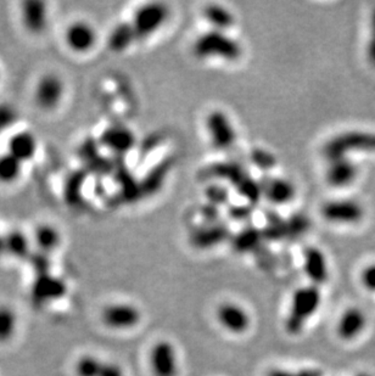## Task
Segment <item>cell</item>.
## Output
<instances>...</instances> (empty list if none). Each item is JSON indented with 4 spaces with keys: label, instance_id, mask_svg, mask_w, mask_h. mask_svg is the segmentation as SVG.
<instances>
[{
    "label": "cell",
    "instance_id": "obj_41",
    "mask_svg": "<svg viewBox=\"0 0 375 376\" xmlns=\"http://www.w3.org/2000/svg\"><path fill=\"white\" fill-rule=\"evenodd\" d=\"M0 81H1V70H0Z\"/></svg>",
    "mask_w": 375,
    "mask_h": 376
},
{
    "label": "cell",
    "instance_id": "obj_25",
    "mask_svg": "<svg viewBox=\"0 0 375 376\" xmlns=\"http://www.w3.org/2000/svg\"><path fill=\"white\" fill-rule=\"evenodd\" d=\"M136 38V35L133 30L132 23H119L111 31L107 44L112 52H121L129 48Z\"/></svg>",
    "mask_w": 375,
    "mask_h": 376
},
{
    "label": "cell",
    "instance_id": "obj_17",
    "mask_svg": "<svg viewBox=\"0 0 375 376\" xmlns=\"http://www.w3.org/2000/svg\"><path fill=\"white\" fill-rule=\"evenodd\" d=\"M358 168L349 157L335 158L327 171V182L334 188H345L354 183Z\"/></svg>",
    "mask_w": 375,
    "mask_h": 376
},
{
    "label": "cell",
    "instance_id": "obj_32",
    "mask_svg": "<svg viewBox=\"0 0 375 376\" xmlns=\"http://www.w3.org/2000/svg\"><path fill=\"white\" fill-rule=\"evenodd\" d=\"M361 284L366 291L375 292V263L366 265L361 272Z\"/></svg>",
    "mask_w": 375,
    "mask_h": 376
},
{
    "label": "cell",
    "instance_id": "obj_35",
    "mask_svg": "<svg viewBox=\"0 0 375 376\" xmlns=\"http://www.w3.org/2000/svg\"><path fill=\"white\" fill-rule=\"evenodd\" d=\"M99 376H126L124 367L115 362H107L104 360L102 364V372Z\"/></svg>",
    "mask_w": 375,
    "mask_h": 376
},
{
    "label": "cell",
    "instance_id": "obj_4",
    "mask_svg": "<svg viewBox=\"0 0 375 376\" xmlns=\"http://www.w3.org/2000/svg\"><path fill=\"white\" fill-rule=\"evenodd\" d=\"M66 93L65 81L58 73H44L33 90L36 105L43 111H54L61 105Z\"/></svg>",
    "mask_w": 375,
    "mask_h": 376
},
{
    "label": "cell",
    "instance_id": "obj_24",
    "mask_svg": "<svg viewBox=\"0 0 375 376\" xmlns=\"http://www.w3.org/2000/svg\"><path fill=\"white\" fill-rule=\"evenodd\" d=\"M227 236H228V231L226 227L218 226V224H211L207 228L196 231L192 236V241L196 248H209L222 243L226 239Z\"/></svg>",
    "mask_w": 375,
    "mask_h": 376
},
{
    "label": "cell",
    "instance_id": "obj_6",
    "mask_svg": "<svg viewBox=\"0 0 375 376\" xmlns=\"http://www.w3.org/2000/svg\"><path fill=\"white\" fill-rule=\"evenodd\" d=\"M64 40L70 52L82 55L95 48L98 43V33L90 22L75 20L66 27Z\"/></svg>",
    "mask_w": 375,
    "mask_h": 376
},
{
    "label": "cell",
    "instance_id": "obj_9",
    "mask_svg": "<svg viewBox=\"0 0 375 376\" xmlns=\"http://www.w3.org/2000/svg\"><path fill=\"white\" fill-rule=\"evenodd\" d=\"M216 319L227 333L244 335L251 326V316L246 308L235 302H224L217 307Z\"/></svg>",
    "mask_w": 375,
    "mask_h": 376
},
{
    "label": "cell",
    "instance_id": "obj_1",
    "mask_svg": "<svg viewBox=\"0 0 375 376\" xmlns=\"http://www.w3.org/2000/svg\"><path fill=\"white\" fill-rule=\"evenodd\" d=\"M322 304L320 287L306 285L296 289L290 299L289 313L286 316V333L298 336L306 328L307 323L315 316Z\"/></svg>",
    "mask_w": 375,
    "mask_h": 376
},
{
    "label": "cell",
    "instance_id": "obj_29",
    "mask_svg": "<svg viewBox=\"0 0 375 376\" xmlns=\"http://www.w3.org/2000/svg\"><path fill=\"white\" fill-rule=\"evenodd\" d=\"M262 236L263 234H261V231H257L255 228L244 229L233 239V246H234L235 251H238V253L251 251L259 245Z\"/></svg>",
    "mask_w": 375,
    "mask_h": 376
},
{
    "label": "cell",
    "instance_id": "obj_36",
    "mask_svg": "<svg viewBox=\"0 0 375 376\" xmlns=\"http://www.w3.org/2000/svg\"><path fill=\"white\" fill-rule=\"evenodd\" d=\"M207 197H209L211 205L214 204V206H217V204L226 202L227 192L222 187H213L207 190Z\"/></svg>",
    "mask_w": 375,
    "mask_h": 376
},
{
    "label": "cell",
    "instance_id": "obj_40",
    "mask_svg": "<svg viewBox=\"0 0 375 376\" xmlns=\"http://www.w3.org/2000/svg\"><path fill=\"white\" fill-rule=\"evenodd\" d=\"M356 376H371V374H368V372H358L357 375Z\"/></svg>",
    "mask_w": 375,
    "mask_h": 376
},
{
    "label": "cell",
    "instance_id": "obj_19",
    "mask_svg": "<svg viewBox=\"0 0 375 376\" xmlns=\"http://www.w3.org/2000/svg\"><path fill=\"white\" fill-rule=\"evenodd\" d=\"M32 241L38 248L39 253L50 255L60 248L62 243V236L55 226L50 223H42L34 229Z\"/></svg>",
    "mask_w": 375,
    "mask_h": 376
},
{
    "label": "cell",
    "instance_id": "obj_39",
    "mask_svg": "<svg viewBox=\"0 0 375 376\" xmlns=\"http://www.w3.org/2000/svg\"><path fill=\"white\" fill-rule=\"evenodd\" d=\"M6 255L5 251V238L4 234H0V257Z\"/></svg>",
    "mask_w": 375,
    "mask_h": 376
},
{
    "label": "cell",
    "instance_id": "obj_38",
    "mask_svg": "<svg viewBox=\"0 0 375 376\" xmlns=\"http://www.w3.org/2000/svg\"><path fill=\"white\" fill-rule=\"evenodd\" d=\"M230 216L234 219H239V221H243V219H247L250 216V210H249V206L247 207H233L230 210Z\"/></svg>",
    "mask_w": 375,
    "mask_h": 376
},
{
    "label": "cell",
    "instance_id": "obj_2",
    "mask_svg": "<svg viewBox=\"0 0 375 376\" xmlns=\"http://www.w3.org/2000/svg\"><path fill=\"white\" fill-rule=\"evenodd\" d=\"M352 153H364V154H375V133L352 132L342 133L324 146V154L332 161L335 158L349 157Z\"/></svg>",
    "mask_w": 375,
    "mask_h": 376
},
{
    "label": "cell",
    "instance_id": "obj_33",
    "mask_svg": "<svg viewBox=\"0 0 375 376\" xmlns=\"http://www.w3.org/2000/svg\"><path fill=\"white\" fill-rule=\"evenodd\" d=\"M366 56L371 64L375 66V9L373 10L371 16V33L366 45Z\"/></svg>",
    "mask_w": 375,
    "mask_h": 376
},
{
    "label": "cell",
    "instance_id": "obj_11",
    "mask_svg": "<svg viewBox=\"0 0 375 376\" xmlns=\"http://www.w3.org/2000/svg\"><path fill=\"white\" fill-rule=\"evenodd\" d=\"M20 18L22 26L31 35H42L47 30L49 22L47 4L39 0L23 1L20 9Z\"/></svg>",
    "mask_w": 375,
    "mask_h": 376
},
{
    "label": "cell",
    "instance_id": "obj_8",
    "mask_svg": "<svg viewBox=\"0 0 375 376\" xmlns=\"http://www.w3.org/2000/svg\"><path fill=\"white\" fill-rule=\"evenodd\" d=\"M168 16L166 6L160 3L145 4L136 10L133 18L132 27L136 38H145L151 35L165 23Z\"/></svg>",
    "mask_w": 375,
    "mask_h": 376
},
{
    "label": "cell",
    "instance_id": "obj_5",
    "mask_svg": "<svg viewBox=\"0 0 375 376\" xmlns=\"http://www.w3.org/2000/svg\"><path fill=\"white\" fill-rule=\"evenodd\" d=\"M141 311L131 302H114L102 308V324L114 331H127L136 328L141 323Z\"/></svg>",
    "mask_w": 375,
    "mask_h": 376
},
{
    "label": "cell",
    "instance_id": "obj_30",
    "mask_svg": "<svg viewBox=\"0 0 375 376\" xmlns=\"http://www.w3.org/2000/svg\"><path fill=\"white\" fill-rule=\"evenodd\" d=\"M267 376H323V372L317 367H301L298 370H290V369H273Z\"/></svg>",
    "mask_w": 375,
    "mask_h": 376
},
{
    "label": "cell",
    "instance_id": "obj_3",
    "mask_svg": "<svg viewBox=\"0 0 375 376\" xmlns=\"http://www.w3.org/2000/svg\"><path fill=\"white\" fill-rule=\"evenodd\" d=\"M194 52L200 59L219 57L224 60H237L241 55V47L223 31H211L196 39Z\"/></svg>",
    "mask_w": 375,
    "mask_h": 376
},
{
    "label": "cell",
    "instance_id": "obj_23",
    "mask_svg": "<svg viewBox=\"0 0 375 376\" xmlns=\"http://www.w3.org/2000/svg\"><path fill=\"white\" fill-rule=\"evenodd\" d=\"M5 251L6 255L16 257V258H27L32 255L31 250V240L25 233L20 231H9L4 234Z\"/></svg>",
    "mask_w": 375,
    "mask_h": 376
},
{
    "label": "cell",
    "instance_id": "obj_37",
    "mask_svg": "<svg viewBox=\"0 0 375 376\" xmlns=\"http://www.w3.org/2000/svg\"><path fill=\"white\" fill-rule=\"evenodd\" d=\"M252 160L255 161L256 165L262 168H271L273 167V162H274V158L272 157V155L267 154L264 151H257L256 150L254 155H252Z\"/></svg>",
    "mask_w": 375,
    "mask_h": 376
},
{
    "label": "cell",
    "instance_id": "obj_12",
    "mask_svg": "<svg viewBox=\"0 0 375 376\" xmlns=\"http://www.w3.org/2000/svg\"><path fill=\"white\" fill-rule=\"evenodd\" d=\"M206 126L211 141L217 149H229L234 144L235 131L226 114L222 111L212 112L207 117Z\"/></svg>",
    "mask_w": 375,
    "mask_h": 376
},
{
    "label": "cell",
    "instance_id": "obj_15",
    "mask_svg": "<svg viewBox=\"0 0 375 376\" xmlns=\"http://www.w3.org/2000/svg\"><path fill=\"white\" fill-rule=\"evenodd\" d=\"M6 151L25 165L33 160L38 153V139L27 129L17 131L9 138Z\"/></svg>",
    "mask_w": 375,
    "mask_h": 376
},
{
    "label": "cell",
    "instance_id": "obj_27",
    "mask_svg": "<svg viewBox=\"0 0 375 376\" xmlns=\"http://www.w3.org/2000/svg\"><path fill=\"white\" fill-rule=\"evenodd\" d=\"M104 360L95 355H83L78 357L73 365L75 376H99Z\"/></svg>",
    "mask_w": 375,
    "mask_h": 376
},
{
    "label": "cell",
    "instance_id": "obj_10",
    "mask_svg": "<svg viewBox=\"0 0 375 376\" xmlns=\"http://www.w3.org/2000/svg\"><path fill=\"white\" fill-rule=\"evenodd\" d=\"M322 217L330 223L356 224L364 217V209L354 200H332L324 204Z\"/></svg>",
    "mask_w": 375,
    "mask_h": 376
},
{
    "label": "cell",
    "instance_id": "obj_26",
    "mask_svg": "<svg viewBox=\"0 0 375 376\" xmlns=\"http://www.w3.org/2000/svg\"><path fill=\"white\" fill-rule=\"evenodd\" d=\"M205 18L213 27H216L217 31L226 30L234 23V18L232 13L219 5L207 6L205 9Z\"/></svg>",
    "mask_w": 375,
    "mask_h": 376
},
{
    "label": "cell",
    "instance_id": "obj_16",
    "mask_svg": "<svg viewBox=\"0 0 375 376\" xmlns=\"http://www.w3.org/2000/svg\"><path fill=\"white\" fill-rule=\"evenodd\" d=\"M100 143L112 153L124 155L136 145V136L128 127L111 126L102 132Z\"/></svg>",
    "mask_w": 375,
    "mask_h": 376
},
{
    "label": "cell",
    "instance_id": "obj_28",
    "mask_svg": "<svg viewBox=\"0 0 375 376\" xmlns=\"http://www.w3.org/2000/svg\"><path fill=\"white\" fill-rule=\"evenodd\" d=\"M212 175L222 179L229 180L235 187L241 183L247 175L244 173L243 168L235 163H218L212 167Z\"/></svg>",
    "mask_w": 375,
    "mask_h": 376
},
{
    "label": "cell",
    "instance_id": "obj_13",
    "mask_svg": "<svg viewBox=\"0 0 375 376\" xmlns=\"http://www.w3.org/2000/svg\"><path fill=\"white\" fill-rule=\"evenodd\" d=\"M366 316L361 308L349 307L341 313L337 321V333L342 341H354L366 330Z\"/></svg>",
    "mask_w": 375,
    "mask_h": 376
},
{
    "label": "cell",
    "instance_id": "obj_21",
    "mask_svg": "<svg viewBox=\"0 0 375 376\" xmlns=\"http://www.w3.org/2000/svg\"><path fill=\"white\" fill-rule=\"evenodd\" d=\"M23 163L18 161L13 155L5 151L0 154V184L13 185L21 179L23 175Z\"/></svg>",
    "mask_w": 375,
    "mask_h": 376
},
{
    "label": "cell",
    "instance_id": "obj_7",
    "mask_svg": "<svg viewBox=\"0 0 375 376\" xmlns=\"http://www.w3.org/2000/svg\"><path fill=\"white\" fill-rule=\"evenodd\" d=\"M150 369L153 376H178V353L168 340L153 343L149 355Z\"/></svg>",
    "mask_w": 375,
    "mask_h": 376
},
{
    "label": "cell",
    "instance_id": "obj_31",
    "mask_svg": "<svg viewBox=\"0 0 375 376\" xmlns=\"http://www.w3.org/2000/svg\"><path fill=\"white\" fill-rule=\"evenodd\" d=\"M170 170V165L168 162H163L162 165H158L153 171V175H150L149 179L145 183L144 187H148L150 192L156 190L158 185H161L163 179L166 178L167 172Z\"/></svg>",
    "mask_w": 375,
    "mask_h": 376
},
{
    "label": "cell",
    "instance_id": "obj_18",
    "mask_svg": "<svg viewBox=\"0 0 375 376\" xmlns=\"http://www.w3.org/2000/svg\"><path fill=\"white\" fill-rule=\"evenodd\" d=\"M66 285L62 280L56 278L50 273L39 274L32 287V295L40 301V304H45L48 301H55L64 296Z\"/></svg>",
    "mask_w": 375,
    "mask_h": 376
},
{
    "label": "cell",
    "instance_id": "obj_22",
    "mask_svg": "<svg viewBox=\"0 0 375 376\" xmlns=\"http://www.w3.org/2000/svg\"><path fill=\"white\" fill-rule=\"evenodd\" d=\"M264 194L268 200L276 205H284L291 201L295 197V187L286 179L269 180L267 187L264 188Z\"/></svg>",
    "mask_w": 375,
    "mask_h": 376
},
{
    "label": "cell",
    "instance_id": "obj_34",
    "mask_svg": "<svg viewBox=\"0 0 375 376\" xmlns=\"http://www.w3.org/2000/svg\"><path fill=\"white\" fill-rule=\"evenodd\" d=\"M15 111L13 109L6 105H0V132L10 127L15 120Z\"/></svg>",
    "mask_w": 375,
    "mask_h": 376
},
{
    "label": "cell",
    "instance_id": "obj_20",
    "mask_svg": "<svg viewBox=\"0 0 375 376\" xmlns=\"http://www.w3.org/2000/svg\"><path fill=\"white\" fill-rule=\"evenodd\" d=\"M18 329V314L8 304H0V345H6L16 335Z\"/></svg>",
    "mask_w": 375,
    "mask_h": 376
},
{
    "label": "cell",
    "instance_id": "obj_14",
    "mask_svg": "<svg viewBox=\"0 0 375 376\" xmlns=\"http://www.w3.org/2000/svg\"><path fill=\"white\" fill-rule=\"evenodd\" d=\"M303 270L312 285L320 287L329 279L328 260L318 248H308L303 253Z\"/></svg>",
    "mask_w": 375,
    "mask_h": 376
}]
</instances>
